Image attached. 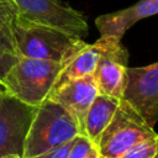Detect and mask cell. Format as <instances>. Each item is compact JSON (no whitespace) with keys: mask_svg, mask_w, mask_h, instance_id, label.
I'll use <instances>...</instances> for the list:
<instances>
[{"mask_svg":"<svg viewBox=\"0 0 158 158\" xmlns=\"http://www.w3.org/2000/svg\"><path fill=\"white\" fill-rule=\"evenodd\" d=\"M17 16L83 40L89 33L85 16L59 0H11Z\"/></svg>","mask_w":158,"mask_h":158,"instance_id":"cell-5","label":"cell"},{"mask_svg":"<svg viewBox=\"0 0 158 158\" xmlns=\"http://www.w3.org/2000/svg\"><path fill=\"white\" fill-rule=\"evenodd\" d=\"M14 40L19 57L60 63L86 44L84 40L19 16L14 23Z\"/></svg>","mask_w":158,"mask_h":158,"instance_id":"cell-2","label":"cell"},{"mask_svg":"<svg viewBox=\"0 0 158 158\" xmlns=\"http://www.w3.org/2000/svg\"><path fill=\"white\" fill-rule=\"evenodd\" d=\"M158 14V0H139L135 5L99 16L95 26L100 36H112L122 38L126 31L137 21Z\"/></svg>","mask_w":158,"mask_h":158,"instance_id":"cell-10","label":"cell"},{"mask_svg":"<svg viewBox=\"0 0 158 158\" xmlns=\"http://www.w3.org/2000/svg\"><path fill=\"white\" fill-rule=\"evenodd\" d=\"M142 116L123 99L96 146L100 158H121L137 143L157 136Z\"/></svg>","mask_w":158,"mask_h":158,"instance_id":"cell-4","label":"cell"},{"mask_svg":"<svg viewBox=\"0 0 158 158\" xmlns=\"http://www.w3.org/2000/svg\"><path fill=\"white\" fill-rule=\"evenodd\" d=\"M17 11L11 0H0V48L16 54L14 23ZM17 56V54H16Z\"/></svg>","mask_w":158,"mask_h":158,"instance_id":"cell-13","label":"cell"},{"mask_svg":"<svg viewBox=\"0 0 158 158\" xmlns=\"http://www.w3.org/2000/svg\"><path fill=\"white\" fill-rule=\"evenodd\" d=\"M101 37L104 38V47L93 73L98 91L102 95L122 99L128 68V52L122 46L121 38L112 36Z\"/></svg>","mask_w":158,"mask_h":158,"instance_id":"cell-8","label":"cell"},{"mask_svg":"<svg viewBox=\"0 0 158 158\" xmlns=\"http://www.w3.org/2000/svg\"><path fill=\"white\" fill-rule=\"evenodd\" d=\"M95 146L83 135H78L72 143L68 158H86Z\"/></svg>","mask_w":158,"mask_h":158,"instance_id":"cell-15","label":"cell"},{"mask_svg":"<svg viewBox=\"0 0 158 158\" xmlns=\"http://www.w3.org/2000/svg\"><path fill=\"white\" fill-rule=\"evenodd\" d=\"M62 65L60 62L20 57L4 78L2 88L17 100L36 107L49 96Z\"/></svg>","mask_w":158,"mask_h":158,"instance_id":"cell-3","label":"cell"},{"mask_svg":"<svg viewBox=\"0 0 158 158\" xmlns=\"http://www.w3.org/2000/svg\"><path fill=\"white\" fill-rule=\"evenodd\" d=\"M72 143H73V139L52 149V151H48L43 154H40V156H36V157H32V158H68L69 156V151H70V147H72Z\"/></svg>","mask_w":158,"mask_h":158,"instance_id":"cell-17","label":"cell"},{"mask_svg":"<svg viewBox=\"0 0 158 158\" xmlns=\"http://www.w3.org/2000/svg\"><path fill=\"white\" fill-rule=\"evenodd\" d=\"M153 158H158V152H157V153H156V156H154V157H153Z\"/></svg>","mask_w":158,"mask_h":158,"instance_id":"cell-20","label":"cell"},{"mask_svg":"<svg viewBox=\"0 0 158 158\" xmlns=\"http://www.w3.org/2000/svg\"><path fill=\"white\" fill-rule=\"evenodd\" d=\"M98 94L99 91L95 79L93 74H89L83 78L72 80L59 89L52 91L48 99L58 102L62 107H64L78 122L83 133L85 115Z\"/></svg>","mask_w":158,"mask_h":158,"instance_id":"cell-9","label":"cell"},{"mask_svg":"<svg viewBox=\"0 0 158 158\" xmlns=\"http://www.w3.org/2000/svg\"><path fill=\"white\" fill-rule=\"evenodd\" d=\"M0 90H4V89H1V88H0Z\"/></svg>","mask_w":158,"mask_h":158,"instance_id":"cell-22","label":"cell"},{"mask_svg":"<svg viewBox=\"0 0 158 158\" xmlns=\"http://www.w3.org/2000/svg\"><path fill=\"white\" fill-rule=\"evenodd\" d=\"M86 158H100L99 152H98V148H96V147H94V148L90 151V153L88 154V157H86Z\"/></svg>","mask_w":158,"mask_h":158,"instance_id":"cell-18","label":"cell"},{"mask_svg":"<svg viewBox=\"0 0 158 158\" xmlns=\"http://www.w3.org/2000/svg\"><path fill=\"white\" fill-rule=\"evenodd\" d=\"M33 110V106L0 90V158L7 156L22 158Z\"/></svg>","mask_w":158,"mask_h":158,"instance_id":"cell-6","label":"cell"},{"mask_svg":"<svg viewBox=\"0 0 158 158\" xmlns=\"http://www.w3.org/2000/svg\"><path fill=\"white\" fill-rule=\"evenodd\" d=\"M0 88H1V89H4V88H2V86H1V85H0Z\"/></svg>","mask_w":158,"mask_h":158,"instance_id":"cell-21","label":"cell"},{"mask_svg":"<svg viewBox=\"0 0 158 158\" xmlns=\"http://www.w3.org/2000/svg\"><path fill=\"white\" fill-rule=\"evenodd\" d=\"M81 135L74 117L58 102L46 99L33 110L25 139L22 158H32L52 151Z\"/></svg>","mask_w":158,"mask_h":158,"instance_id":"cell-1","label":"cell"},{"mask_svg":"<svg viewBox=\"0 0 158 158\" xmlns=\"http://www.w3.org/2000/svg\"><path fill=\"white\" fill-rule=\"evenodd\" d=\"M122 99L152 127L158 122V62L127 68Z\"/></svg>","mask_w":158,"mask_h":158,"instance_id":"cell-7","label":"cell"},{"mask_svg":"<svg viewBox=\"0 0 158 158\" xmlns=\"http://www.w3.org/2000/svg\"><path fill=\"white\" fill-rule=\"evenodd\" d=\"M19 56H16L15 53L4 51L2 48H0V85L2 86V80L6 77V74L9 73V70L15 65V63L19 60Z\"/></svg>","mask_w":158,"mask_h":158,"instance_id":"cell-16","label":"cell"},{"mask_svg":"<svg viewBox=\"0 0 158 158\" xmlns=\"http://www.w3.org/2000/svg\"><path fill=\"white\" fill-rule=\"evenodd\" d=\"M158 152V135L144 139L131 149H128L121 158H153Z\"/></svg>","mask_w":158,"mask_h":158,"instance_id":"cell-14","label":"cell"},{"mask_svg":"<svg viewBox=\"0 0 158 158\" xmlns=\"http://www.w3.org/2000/svg\"><path fill=\"white\" fill-rule=\"evenodd\" d=\"M121 99L98 94L90 105L83 125V136H85L95 147L99 143L101 133L114 117Z\"/></svg>","mask_w":158,"mask_h":158,"instance_id":"cell-12","label":"cell"},{"mask_svg":"<svg viewBox=\"0 0 158 158\" xmlns=\"http://www.w3.org/2000/svg\"><path fill=\"white\" fill-rule=\"evenodd\" d=\"M1 158H20L17 156H7V157H1Z\"/></svg>","mask_w":158,"mask_h":158,"instance_id":"cell-19","label":"cell"},{"mask_svg":"<svg viewBox=\"0 0 158 158\" xmlns=\"http://www.w3.org/2000/svg\"><path fill=\"white\" fill-rule=\"evenodd\" d=\"M102 47H104V38L100 36V38L95 43L91 44L86 43L77 52H74L70 57H68L63 62L62 69L54 81L52 91L59 89L60 86H63L64 84L72 80L93 74L96 68Z\"/></svg>","mask_w":158,"mask_h":158,"instance_id":"cell-11","label":"cell"}]
</instances>
